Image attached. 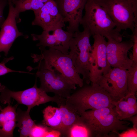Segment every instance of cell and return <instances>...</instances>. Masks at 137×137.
Wrapping results in <instances>:
<instances>
[{
    "instance_id": "20",
    "label": "cell",
    "mask_w": 137,
    "mask_h": 137,
    "mask_svg": "<svg viewBox=\"0 0 137 137\" xmlns=\"http://www.w3.org/2000/svg\"><path fill=\"white\" fill-rule=\"evenodd\" d=\"M113 108L118 118L121 120H124L137 113V107L130 106L123 97L116 101Z\"/></svg>"
},
{
    "instance_id": "24",
    "label": "cell",
    "mask_w": 137,
    "mask_h": 137,
    "mask_svg": "<svg viewBox=\"0 0 137 137\" xmlns=\"http://www.w3.org/2000/svg\"><path fill=\"white\" fill-rule=\"evenodd\" d=\"M20 13L28 10H32L30 0H11Z\"/></svg>"
},
{
    "instance_id": "32",
    "label": "cell",
    "mask_w": 137,
    "mask_h": 137,
    "mask_svg": "<svg viewBox=\"0 0 137 137\" xmlns=\"http://www.w3.org/2000/svg\"><path fill=\"white\" fill-rule=\"evenodd\" d=\"M1 83H0V87H1ZM2 109H3L0 105V111Z\"/></svg>"
},
{
    "instance_id": "21",
    "label": "cell",
    "mask_w": 137,
    "mask_h": 137,
    "mask_svg": "<svg viewBox=\"0 0 137 137\" xmlns=\"http://www.w3.org/2000/svg\"><path fill=\"white\" fill-rule=\"evenodd\" d=\"M127 82L128 92L135 95L137 91V63L133 62L127 70Z\"/></svg>"
},
{
    "instance_id": "23",
    "label": "cell",
    "mask_w": 137,
    "mask_h": 137,
    "mask_svg": "<svg viewBox=\"0 0 137 137\" xmlns=\"http://www.w3.org/2000/svg\"><path fill=\"white\" fill-rule=\"evenodd\" d=\"M50 128L47 126L35 125L32 128L29 137H45Z\"/></svg>"
},
{
    "instance_id": "3",
    "label": "cell",
    "mask_w": 137,
    "mask_h": 137,
    "mask_svg": "<svg viewBox=\"0 0 137 137\" xmlns=\"http://www.w3.org/2000/svg\"><path fill=\"white\" fill-rule=\"evenodd\" d=\"M75 90L66 99V103L79 115L89 109L114 108L117 101L96 83L87 84Z\"/></svg>"
},
{
    "instance_id": "11",
    "label": "cell",
    "mask_w": 137,
    "mask_h": 137,
    "mask_svg": "<svg viewBox=\"0 0 137 137\" xmlns=\"http://www.w3.org/2000/svg\"><path fill=\"white\" fill-rule=\"evenodd\" d=\"M54 0L64 22L68 23L67 31L73 33L79 31V25L87 0Z\"/></svg>"
},
{
    "instance_id": "15",
    "label": "cell",
    "mask_w": 137,
    "mask_h": 137,
    "mask_svg": "<svg viewBox=\"0 0 137 137\" xmlns=\"http://www.w3.org/2000/svg\"><path fill=\"white\" fill-rule=\"evenodd\" d=\"M50 31L51 33L49 31L43 30L40 35L31 34L33 40L39 42L36 46L51 48L68 54L69 42L73 33L65 31L62 28Z\"/></svg>"
},
{
    "instance_id": "27",
    "label": "cell",
    "mask_w": 137,
    "mask_h": 137,
    "mask_svg": "<svg viewBox=\"0 0 137 137\" xmlns=\"http://www.w3.org/2000/svg\"><path fill=\"white\" fill-rule=\"evenodd\" d=\"M32 10L35 13L40 10L49 0H30Z\"/></svg>"
},
{
    "instance_id": "2",
    "label": "cell",
    "mask_w": 137,
    "mask_h": 137,
    "mask_svg": "<svg viewBox=\"0 0 137 137\" xmlns=\"http://www.w3.org/2000/svg\"><path fill=\"white\" fill-rule=\"evenodd\" d=\"M40 54H33L31 57L34 62H39L35 69L46 68L61 75L65 80L72 84L77 85L79 87L84 84L81 78L68 54H65L54 49L40 46Z\"/></svg>"
},
{
    "instance_id": "26",
    "label": "cell",
    "mask_w": 137,
    "mask_h": 137,
    "mask_svg": "<svg viewBox=\"0 0 137 137\" xmlns=\"http://www.w3.org/2000/svg\"><path fill=\"white\" fill-rule=\"evenodd\" d=\"M132 39L133 42L132 55L131 58L133 62L137 63V27H135L132 32Z\"/></svg>"
},
{
    "instance_id": "5",
    "label": "cell",
    "mask_w": 137,
    "mask_h": 137,
    "mask_svg": "<svg viewBox=\"0 0 137 137\" xmlns=\"http://www.w3.org/2000/svg\"><path fill=\"white\" fill-rule=\"evenodd\" d=\"M89 31L84 29L73 33L69 43L68 55L77 73L82 76L84 82L89 84L91 70L90 62L92 46L90 42Z\"/></svg>"
},
{
    "instance_id": "10",
    "label": "cell",
    "mask_w": 137,
    "mask_h": 137,
    "mask_svg": "<svg viewBox=\"0 0 137 137\" xmlns=\"http://www.w3.org/2000/svg\"><path fill=\"white\" fill-rule=\"evenodd\" d=\"M127 70L112 68L100 76L96 83L107 92L116 101L128 93L127 86Z\"/></svg>"
},
{
    "instance_id": "22",
    "label": "cell",
    "mask_w": 137,
    "mask_h": 137,
    "mask_svg": "<svg viewBox=\"0 0 137 137\" xmlns=\"http://www.w3.org/2000/svg\"><path fill=\"white\" fill-rule=\"evenodd\" d=\"M68 137H89L88 130L83 125L76 124L70 129Z\"/></svg>"
},
{
    "instance_id": "31",
    "label": "cell",
    "mask_w": 137,
    "mask_h": 137,
    "mask_svg": "<svg viewBox=\"0 0 137 137\" xmlns=\"http://www.w3.org/2000/svg\"><path fill=\"white\" fill-rule=\"evenodd\" d=\"M124 121H129L132 122L133 128L137 131V114L124 119Z\"/></svg>"
},
{
    "instance_id": "18",
    "label": "cell",
    "mask_w": 137,
    "mask_h": 137,
    "mask_svg": "<svg viewBox=\"0 0 137 137\" xmlns=\"http://www.w3.org/2000/svg\"><path fill=\"white\" fill-rule=\"evenodd\" d=\"M29 111H23L18 108L16 114V127L19 128L20 136H29L31 130L36 124L31 118Z\"/></svg>"
},
{
    "instance_id": "7",
    "label": "cell",
    "mask_w": 137,
    "mask_h": 137,
    "mask_svg": "<svg viewBox=\"0 0 137 137\" xmlns=\"http://www.w3.org/2000/svg\"><path fill=\"white\" fill-rule=\"evenodd\" d=\"M0 102L4 104H10L11 99L16 100L19 104L27 106V110L30 111L36 106L49 102L56 103L58 106L65 99V98L55 95L53 96L48 95L46 92L37 85V79L34 86L25 90L19 91H14L8 89L4 85L0 87Z\"/></svg>"
},
{
    "instance_id": "4",
    "label": "cell",
    "mask_w": 137,
    "mask_h": 137,
    "mask_svg": "<svg viewBox=\"0 0 137 137\" xmlns=\"http://www.w3.org/2000/svg\"><path fill=\"white\" fill-rule=\"evenodd\" d=\"M85 12L80 24L88 30L91 36L98 34L108 39L122 41V35L105 9L96 0H87Z\"/></svg>"
},
{
    "instance_id": "29",
    "label": "cell",
    "mask_w": 137,
    "mask_h": 137,
    "mask_svg": "<svg viewBox=\"0 0 137 137\" xmlns=\"http://www.w3.org/2000/svg\"><path fill=\"white\" fill-rule=\"evenodd\" d=\"M8 2V0H0V27H1L5 20L3 12L4 8Z\"/></svg>"
},
{
    "instance_id": "17",
    "label": "cell",
    "mask_w": 137,
    "mask_h": 137,
    "mask_svg": "<svg viewBox=\"0 0 137 137\" xmlns=\"http://www.w3.org/2000/svg\"><path fill=\"white\" fill-rule=\"evenodd\" d=\"M61 114L62 126L61 135L68 136L71 128L75 124L83 125L80 116L66 103V100L58 106Z\"/></svg>"
},
{
    "instance_id": "13",
    "label": "cell",
    "mask_w": 137,
    "mask_h": 137,
    "mask_svg": "<svg viewBox=\"0 0 137 137\" xmlns=\"http://www.w3.org/2000/svg\"><path fill=\"white\" fill-rule=\"evenodd\" d=\"M34 14L35 18L32 25L39 26L43 30L52 31L65 26V22L54 0H49Z\"/></svg>"
},
{
    "instance_id": "14",
    "label": "cell",
    "mask_w": 137,
    "mask_h": 137,
    "mask_svg": "<svg viewBox=\"0 0 137 137\" xmlns=\"http://www.w3.org/2000/svg\"><path fill=\"white\" fill-rule=\"evenodd\" d=\"M8 3L9 7L8 15L1 27L0 32V53L3 52L5 56L8 55L15 40L23 35L18 30L16 24V19L20 12L11 0H8Z\"/></svg>"
},
{
    "instance_id": "9",
    "label": "cell",
    "mask_w": 137,
    "mask_h": 137,
    "mask_svg": "<svg viewBox=\"0 0 137 137\" xmlns=\"http://www.w3.org/2000/svg\"><path fill=\"white\" fill-rule=\"evenodd\" d=\"M94 42L90 59L91 70L90 80L92 83H96L100 77L111 68L107 59V42L105 38L99 35H93Z\"/></svg>"
},
{
    "instance_id": "30",
    "label": "cell",
    "mask_w": 137,
    "mask_h": 137,
    "mask_svg": "<svg viewBox=\"0 0 137 137\" xmlns=\"http://www.w3.org/2000/svg\"><path fill=\"white\" fill-rule=\"evenodd\" d=\"M61 135V133L59 131L50 128L49 129L46 133L45 137H58Z\"/></svg>"
},
{
    "instance_id": "1",
    "label": "cell",
    "mask_w": 137,
    "mask_h": 137,
    "mask_svg": "<svg viewBox=\"0 0 137 137\" xmlns=\"http://www.w3.org/2000/svg\"><path fill=\"white\" fill-rule=\"evenodd\" d=\"M79 115L89 137H109L112 134L118 135L119 130L126 131L130 128V123L119 120L113 108L90 110Z\"/></svg>"
},
{
    "instance_id": "8",
    "label": "cell",
    "mask_w": 137,
    "mask_h": 137,
    "mask_svg": "<svg viewBox=\"0 0 137 137\" xmlns=\"http://www.w3.org/2000/svg\"><path fill=\"white\" fill-rule=\"evenodd\" d=\"M37 69L36 77L40 79V88L46 93L52 92L66 99L77 89L76 85L68 82L59 74L46 68Z\"/></svg>"
},
{
    "instance_id": "19",
    "label": "cell",
    "mask_w": 137,
    "mask_h": 137,
    "mask_svg": "<svg viewBox=\"0 0 137 137\" xmlns=\"http://www.w3.org/2000/svg\"><path fill=\"white\" fill-rule=\"evenodd\" d=\"M43 113V124L52 129L60 132L62 122L59 108L48 106L44 109Z\"/></svg>"
},
{
    "instance_id": "12",
    "label": "cell",
    "mask_w": 137,
    "mask_h": 137,
    "mask_svg": "<svg viewBox=\"0 0 137 137\" xmlns=\"http://www.w3.org/2000/svg\"><path fill=\"white\" fill-rule=\"evenodd\" d=\"M107 42L106 51L108 62L111 67L127 70L133 61L128 56L129 51L132 47V40L118 42L109 38Z\"/></svg>"
},
{
    "instance_id": "6",
    "label": "cell",
    "mask_w": 137,
    "mask_h": 137,
    "mask_svg": "<svg viewBox=\"0 0 137 137\" xmlns=\"http://www.w3.org/2000/svg\"><path fill=\"white\" fill-rule=\"evenodd\" d=\"M107 12L119 31L132 32L137 27V0H96Z\"/></svg>"
},
{
    "instance_id": "16",
    "label": "cell",
    "mask_w": 137,
    "mask_h": 137,
    "mask_svg": "<svg viewBox=\"0 0 137 137\" xmlns=\"http://www.w3.org/2000/svg\"><path fill=\"white\" fill-rule=\"evenodd\" d=\"M18 105L10 104L0 111V137H13L16 127V109Z\"/></svg>"
},
{
    "instance_id": "28",
    "label": "cell",
    "mask_w": 137,
    "mask_h": 137,
    "mask_svg": "<svg viewBox=\"0 0 137 137\" xmlns=\"http://www.w3.org/2000/svg\"><path fill=\"white\" fill-rule=\"evenodd\" d=\"M123 98L130 106L137 107V99L135 95L128 93Z\"/></svg>"
},
{
    "instance_id": "25",
    "label": "cell",
    "mask_w": 137,
    "mask_h": 137,
    "mask_svg": "<svg viewBox=\"0 0 137 137\" xmlns=\"http://www.w3.org/2000/svg\"><path fill=\"white\" fill-rule=\"evenodd\" d=\"M13 59L14 57L12 56L8 58H5L3 61L0 63V76L4 75L8 73L13 72L30 74V73L28 72L13 70L7 67L5 65V64L9 61Z\"/></svg>"
}]
</instances>
